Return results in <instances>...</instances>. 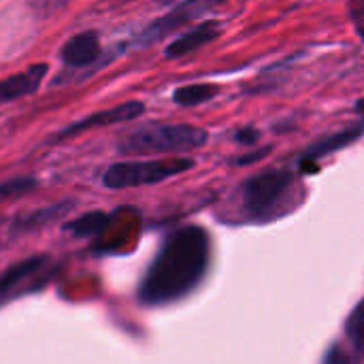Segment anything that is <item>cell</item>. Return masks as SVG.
<instances>
[{
	"label": "cell",
	"mask_w": 364,
	"mask_h": 364,
	"mask_svg": "<svg viewBox=\"0 0 364 364\" xmlns=\"http://www.w3.org/2000/svg\"><path fill=\"white\" fill-rule=\"evenodd\" d=\"M145 111V105L139 102V100H130V102H124V105H117L113 109H105V111H98V113H92L75 124H70L68 128H64L62 132L55 134L53 141H60V139H68L73 134H79V132H85V130H92V128H102V126H113V124H122V122H130V119H136L139 115H143Z\"/></svg>",
	"instance_id": "cell-6"
},
{
	"label": "cell",
	"mask_w": 364,
	"mask_h": 364,
	"mask_svg": "<svg viewBox=\"0 0 364 364\" xmlns=\"http://www.w3.org/2000/svg\"><path fill=\"white\" fill-rule=\"evenodd\" d=\"M348 337H350L352 346L360 354H364V303L360 307H356V311L348 320Z\"/></svg>",
	"instance_id": "cell-14"
},
{
	"label": "cell",
	"mask_w": 364,
	"mask_h": 364,
	"mask_svg": "<svg viewBox=\"0 0 364 364\" xmlns=\"http://www.w3.org/2000/svg\"><path fill=\"white\" fill-rule=\"evenodd\" d=\"M36 186L34 179H15V181H6L0 186V198H6V196H19V194H26L28 190H32Z\"/></svg>",
	"instance_id": "cell-15"
},
{
	"label": "cell",
	"mask_w": 364,
	"mask_h": 364,
	"mask_svg": "<svg viewBox=\"0 0 364 364\" xmlns=\"http://www.w3.org/2000/svg\"><path fill=\"white\" fill-rule=\"evenodd\" d=\"M60 207H64V205H58V207H51V209H43V211H38V213H34V215H30L26 222H23V226L28 228V226H32V224H36L38 220H51V218H55L60 211Z\"/></svg>",
	"instance_id": "cell-17"
},
{
	"label": "cell",
	"mask_w": 364,
	"mask_h": 364,
	"mask_svg": "<svg viewBox=\"0 0 364 364\" xmlns=\"http://www.w3.org/2000/svg\"><path fill=\"white\" fill-rule=\"evenodd\" d=\"M271 154V147H267V149H260V151H256V154H247V156H243V158H239V166H243V164H252V162H258L260 158H264V156H269Z\"/></svg>",
	"instance_id": "cell-20"
},
{
	"label": "cell",
	"mask_w": 364,
	"mask_h": 364,
	"mask_svg": "<svg viewBox=\"0 0 364 364\" xmlns=\"http://www.w3.org/2000/svg\"><path fill=\"white\" fill-rule=\"evenodd\" d=\"M220 0H183L179 2L175 9H171L166 15L158 17L156 21H151L143 34H141V41L143 43H156L164 36H168L171 32H175L177 28H183L186 23L203 17L207 11H211Z\"/></svg>",
	"instance_id": "cell-5"
},
{
	"label": "cell",
	"mask_w": 364,
	"mask_h": 364,
	"mask_svg": "<svg viewBox=\"0 0 364 364\" xmlns=\"http://www.w3.org/2000/svg\"><path fill=\"white\" fill-rule=\"evenodd\" d=\"M352 15H354V21H356V28H358L360 36L364 38V0H360V2H354Z\"/></svg>",
	"instance_id": "cell-19"
},
{
	"label": "cell",
	"mask_w": 364,
	"mask_h": 364,
	"mask_svg": "<svg viewBox=\"0 0 364 364\" xmlns=\"http://www.w3.org/2000/svg\"><path fill=\"white\" fill-rule=\"evenodd\" d=\"M162 4H171V2H175V0H160Z\"/></svg>",
	"instance_id": "cell-22"
},
{
	"label": "cell",
	"mask_w": 364,
	"mask_h": 364,
	"mask_svg": "<svg viewBox=\"0 0 364 364\" xmlns=\"http://www.w3.org/2000/svg\"><path fill=\"white\" fill-rule=\"evenodd\" d=\"M45 75H47V64H34L19 75L2 79L0 81V105L11 102L21 96H28V94H34Z\"/></svg>",
	"instance_id": "cell-8"
},
{
	"label": "cell",
	"mask_w": 364,
	"mask_h": 364,
	"mask_svg": "<svg viewBox=\"0 0 364 364\" xmlns=\"http://www.w3.org/2000/svg\"><path fill=\"white\" fill-rule=\"evenodd\" d=\"M356 111H358V113H364V98H360V100L356 102Z\"/></svg>",
	"instance_id": "cell-21"
},
{
	"label": "cell",
	"mask_w": 364,
	"mask_h": 364,
	"mask_svg": "<svg viewBox=\"0 0 364 364\" xmlns=\"http://www.w3.org/2000/svg\"><path fill=\"white\" fill-rule=\"evenodd\" d=\"M235 139H237L239 143L254 145V143L260 139V132H258V130H254V128H245V130H239V132L235 134Z\"/></svg>",
	"instance_id": "cell-18"
},
{
	"label": "cell",
	"mask_w": 364,
	"mask_h": 364,
	"mask_svg": "<svg viewBox=\"0 0 364 364\" xmlns=\"http://www.w3.org/2000/svg\"><path fill=\"white\" fill-rule=\"evenodd\" d=\"M107 224H109V215H105L100 211H94V213H87V215L66 224V230L77 235V237H92V235L102 232Z\"/></svg>",
	"instance_id": "cell-12"
},
{
	"label": "cell",
	"mask_w": 364,
	"mask_h": 364,
	"mask_svg": "<svg viewBox=\"0 0 364 364\" xmlns=\"http://www.w3.org/2000/svg\"><path fill=\"white\" fill-rule=\"evenodd\" d=\"M363 132H364V124H360V126H356V128L341 130V132H337V134H331V136L322 139L320 143H316V145H314V147L303 156V166H305V168H309L314 160H320V158H324V156H328V154H335V151H339V149H343V147L352 145V143L363 134Z\"/></svg>",
	"instance_id": "cell-10"
},
{
	"label": "cell",
	"mask_w": 364,
	"mask_h": 364,
	"mask_svg": "<svg viewBox=\"0 0 364 364\" xmlns=\"http://www.w3.org/2000/svg\"><path fill=\"white\" fill-rule=\"evenodd\" d=\"M41 260L43 258H32V260H26V262H19L15 267H11L2 277H0V290H9L11 286H15L17 282L26 279L28 275H32L38 267H41Z\"/></svg>",
	"instance_id": "cell-13"
},
{
	"label": "cell",
	"mask_w": 364,
	"mask_h": 364,
	"mask_svg": "<svg viewBox=\"0 0 364 364\" xmlns=\"http://www.w3.org/2000/svg\"><path fill=\"white\" fill-rule=\"evenodd\" d=\"M294 186V173L286 168H269L260 175H254L243 186V205L250 215L264 218L277 207V203Z\"/></svg>",
	"instance_id": "cell-4"
},
{
	"label": "cell",
	"mask_w": 364,
	"mask_h": 364,
	"mask_svg": "<svg viewBox=\"0 0 364 364\" xmlns=\"http://www.w3.org/2000/svg\"><path fill=\"white\" fill-rule=\"evenodd\" d=\"M222 34V21L218 19H211V21H203L198 23L196 28L188 30L186 34H181L177 41H173L166 49H164V55L168 60H175V58H183L209 43H213L218 36Z\"/></svg>",
	"instance_id": "cell-7"
},
{
	"label": "cell",
	"mask_w": 364,
	"mask_h": 364,
	"mask_svg": "<svg viewBox=\"0 0 364 364\" xmlns=\"http://www.w3.org/2000/svg\"><path fill=\"white\" fill-rule=\"evenodd\" d=\"M211 243L200 226L175 230L143 277L139 299L145 305H166L188 296L207 275Z\"/></svg>",
	"instance_id": "cell-1"
},
{
	"label": "cell",
	"mask_w": 364,
	"mask_h": 364,
	"mask_svg": "<svg viewBox=\"0 0 364 364\" xmlns=\"http://www.w3.org/2000/svg\"><path fill=\"white\" fill-rule=\"evenodd\" d=\"M218 92H220V87L213 83H190V85L177 87L173 94V100L181 107H196V105H203V102L215 98Z\"/></svg>",
	"instance_id": "cell-11"
},
{
	"label": "cell",
	"mask_w": 364,
	"mask_h": 364,
	"mask_svg": "<svg viewBox=\"0 0 364 364\" xmlns=\"http://www.w3.org/2000/svg\"><path fill=\"white\" fill-rule=\"evenodd\" d=\"M64 2H66V0H30L32 9L38 11L41 15H49V13H53L55 9H62Z\"/></svg>",
	"instance_id": "cell-16"
},
{
	"label": "cell",
	"mask_w": 364,
	"mask_h": 364,
	"mask_svg": "<svg viewBox=\"0 0 364 364\" xmlns=\"http://www.w3.org/2000/svg\"><path fill=\"white\" fill-rule=\"evenodd\" d=\"M100 53V43H98V36L96 32H81V34H75L62 49V58L68 66H87L92 62H96Z\"/></svg>",
	"instance_id": "cell-9"
},
{
	"label": "cell",
	"mask_w": 364,
	"mask_h": 364,
	"mask_svg": "<svg viewBox=\"0 0 364 364\" xmlns=\"http://www.w3.org/2000/svg\"><path fill=\"white\" fill-rule=\"evenodd\" d=\"M194 166V160L190 158H168V160H145V162H117L113 164L105 177L102 183L111 190H124V188H139L149 183H160L168 177L181 175Z\"/></svg>",
	"instance_id": "cell-3"
},
{
	"label": "cell",
	"mask_w": 364,
	"mask_h": 364,
	"mask_svg": "<svg viewBox=\"0 0 364 364\" xmlns=\"http://www.w3.org/2000/svg\"><path fill=\"white\" fill-rule=\"evenodd\" d=\"M207 139L209 132L192 124H151L130 132L119 143V151L126 156L177 154L198 149L207 143Z\"/></svg>",
	"instance_id": "cell-2"
}]
</instances>
